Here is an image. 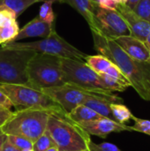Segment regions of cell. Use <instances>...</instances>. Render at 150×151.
I'll return each mask as SVG.
<instances>
[{"instance_id": "obj_1", "label": "cell", "mask_w": 150, "mask_h": 151, "mask_svg": "<svg viewBox=\"0 0 150 151\" xmlns=\"http://www.w3.org/2000/svg\"><path fill=\"white\" fill-rule=\"evenodd\" d=\"M92 35L95 50L115 64L137 94L143 100L150 102V62L133 59L113 39L99 32H92Z\"/></svg>"}, {"instance_id": "obj_2", "label": "cell", "mask_w": 150, "mask_h": 151, "mask_svg": "<svg viewBox=\"0 0 150 151\" xmlns=\"http://www.w3.org/2000/svg\"><path fill=\"white\" fill-rule=\"evenodd\" d=\"M46 131L60 151H84L91 141L90 135L80 126L72 122L65 111L50 113Z\"/></svg>"}, {"instance_id": "obj_3", "label": "cell", "mask_w": 150, "mask_h": 151, "mask_svg": "<svg viewBox=\"0 0 150 151\" xmlns=\"http://www.w3.org/2000/svg\"><path fill=\"white\" fill-rule=\"evenodd\" d=\"M50 111L41 108L18 109L1 127L6 135H19L36 141L45 131Z\"/></svg>"}, {"instance_id": "obj_4", "label": "cell", "mask_w": 150, "mask_h": 151, "mask_svg": "<svg viewBox=\"0 0 150 151\" xmlns=\"http://www.w3.org/2000/svg\"><path fill=\"white\" fill-rule=\"evenodd\" d=\"M63 78L65 83H71L114 99L117 103H123L122 98L107 89L99 74L91 69L83 60L73 58H61Z\"/></svg>"}, {"instance_id": "obj_5", "label": "cell", "mask_w": 150, "mask_h": 151, "mask_svg": "<svg viewBox=\"0 0 150 151\" xmlns=\"http://www.w3.org/2000/svg\"><path fill=\"white\" fill-rule=\"evenodd\" d=\"M28 85L42 90L65 83L61 58L35 53L27 64Z\"/></svg>"}, {"instance_id": "obj_6", "label": "cell", "mask_w": 150, "mask_h": 151, "mask_svg": "<svg viewBox=\"0 0 150 151\" xmlns=\"http://www.w3.org/2000/svg\"><path fill=\"white\" fill-rule=\"evenodd\" d=\"M1 46L9 49L27 50L36 53L52 55L61 58H73L84 60L88 56L76 47L70 44L67 41L63 39L54 29L50 35L41 40L29 42H8Z\"/></svg>"}, {"instance_id": "obj_7", "label": "cell", "mask_w": 150, "mask_h": 151, "mask_svg": "<svg viewBox=\"0 0 150 151\" xmlns=\"http://www.w3.org/2000/svg\"><path fill=\"white\" fill-rule=\"evenodd\" d=\"M36 52L0 47V84L28 85L27 64Z\"/></svg>"}, {"instance_id": "obj_8", "label": "cell", "mask_w": 150, "mask_h": 151, "mask_svg": "<svg viewBox=\"0 0 150 151\" xmlns=\"http://www.w3.org/2000/svg\"><path fill=\"white\" fill-rule=\"evenodd\" d=\"M2 90L11 100L12 106L18 109L41 108L50 111H65L42 90L29 85L0 84Z\"/></svg>"}, {"instance_id": "obj_9", "label": "cell", "mask_w": 150, "mask_h": 151, "mask_svg": "<svg viewBox=\"0 0 150 151\" xmlns=\"http://www.w3.org/2000/svg\"><path fill=\"white\" fill-rule=\"evenodd\" d=\"M42 91L57 104L65 111V113H68L75 107L83 104L84 101L89 96L96 94L71 83H64L59 86L42 88Z\"/></svg>"}, {"instance_id": "obj_10", "label": "cell", "mask_w": 150, "mask_h": 151, "mask_svg": "<svg viewBox=\"0 0 150 151\" xmlns=\"http://www.w3.org/2000/svg\"><path fill=\"white\" fill-rule=\"evenodd\" d=\"M95 15L97 30L91 32H99L105 37L113 40L118 37L131 35L127 24L117 10L104 9L97 5Z\"/></svg>"}, {"instance_id": "obj_11", "label": "cell", "mask_w": 150, "mask_h": 151, "mask_svg": "<svg viewBox=\"0 0 150 151\" xmlns=\"http://www.w3.org/2000/svg\"><path fill=\"white\" fill-rule=\"evenodd\" d=\"M89 135H95L105 138L112 133H121L124 131L133 132L132 127L126 124L118 123L105 117H100L80 126Z\"/></svg>"}, {"instance_id": "obj_12", "label": "cell", "mask_w": 150, "mask_h": 151, "mask_svg": "<svg viewBox=\"0 0 150 151\" xmlns=\"http://www.w3.org/2000/svg\"><path fill=\"white\" fill-rule=\"evenodd\" d=\"M116 10L127 24L131 35L145 42L150 34V23L138 16L133 9L126 4H117Z\"/></svg>"}, {"instance_id": "obj_13", "label": "cell", "mask_w": 150, "mask_h": 151, "mask_svg": "<svg viewBox=\"0 0 150 151\" xmlns=\"http://www.w3.org/2000/svg\"><path fill=\"white\" fill-rule=\"evenodd\" d=\"M114 41L133 59L141 62H150V50L145 42L133 35L118 37Z\"/></svg>"}, {"instance_id": "obj_14", "label": "cell", "mask_w": 150, "mask_h": 151, "mask_svg": "<svg viewBox=\"0 0 150 151\" xmlns=\"http://www.w3.org/2000/svg\"><path fill=\"white\" fill-rule=\"evenodd\" d=\"M54 29L55 24H49L40 19L39 17H36L28 23H27L21 29H19L18 35L11 42H16L22 39L31 37L45 38L50 35Z\"/></svg>"}, {"instance_id": "obj_15", "label": "cell", "mask_w": 150, "mask_h": 151, "mask_svg": "<svg viewBox=\"0 0 150 151\" xmlns=\"http://www.w3.org/2000/svg\"><path fill=\"white\" fill-rule=\"evenodd\" d=\"M58 3H65L72 6L86 19L91 31L97 30L95 15L97 4L93 0H59Z\"/></svg>"}, {"instance_id": "obj_16", "label": "cell", "mask_w": 150, "mask_h": 151, "mask_svg": "<svg viewBox=\"0 0 150 151\" xmlns=\"http://www.w3.org/2000/svg\"><path fill=\"white\" fill-rule=\"evenodd\" d=\"M66 117L72 122H73L79 126H81L87 122L96 119L102 116H100L98 113H96L95 111H93L89 107H88L84 104H80V105L75 107L70 112L66 113Z\"/></svg>"}, {"instance_id": "obj_17", "label": "cell", "mask_w": 150, "mask_h": 151, "mask_svg": "<svg viewBox=\"0 0 150 151\" xmlns=\"http://www.w3.org/2000/svg\"><path fill=\"white\" fill-rule=\"evenodd\" d=\"M84 60L85 63L97 73H105L109 67L113 64L109 58L101 54L88 55Z\"/></svg>"}, {"instance_id": "obj_18", "label": "cell", "mask_w": 150, "mask_h": 151, "mask_svg": "<svg viewBox=\"0 0 150 151\" xmlns=\"http://www.w3.org/2000/svg\"><path fill=\"white\" fill-rule=\"evenodd\" d=\"M35 3L36 0H1V5L11 9L17 17Z\"/></svg>"}, {"instance_id": "obj_19", "label": "cell", "mask_w": 150, "mask_h": 151, "mask_svg": "<svg viewBox=\"0 0 150 151\" xmlns=\"http://www.w3.org/2000/svg\"><path fill=\"white\" fill-rule=\"evenodd\" d=\"M111 110L114 119L121 124H125L128 120L132 119L133 116V114L130 111V110L126 105L119 103H111Z\"/></svg>"}, {"instance_id": "obj_20", "label": "cell", "mask_w": 150, "mask_h": 151, "mask_svg": "<svg viewBox=\"0 0 150 151\" xmlns=\"http://www.w3.org/2000/svg\"><path fill=\"white\" fill-rule=\"evenodd\" d=\"M103 83L104 84L105 88L107 89H109L110 91H112V92H123L125 90L127 89V88L130 87V85L109 75V74H106V73H98Z\"/></svg>"}, {"instance_id": "obj_21", "label": "cell", "mask_w": 150, "mask_h": 151, "mask_svg": "<svg viewBox=\"0 0 150 151\" xmlns=\"http://www.w3.org/2000/svg\"><path fill=\"white\" fill-rule=\"evenodd\" d=\"M52 4H53V2H50V1L43 2L39 11V16H38L39 19L49 24H55L56 16L52 8Z\"/></svg>"}, {"instance_id": "obj_22", "label": "cell", "mask_w": 150, "mask_h": 151, "mask_svg": "<svg viewBox=\"0 0 150 151\" xmlns=\"http://www.w3.org/2000/svg\"><path fill=\"white\" fill-rule=\"evenodd\" d=\"M19 31V27L18 25V22L15 21L12 24L1 27V40L2 44L8 43L13 41V39L16 37Z\"/></svg>"}, {"instance_id": "obj_23", "label": "cell", "mask_w": 150, "mask_h": 151, "mask_svg": "<svg viewBox=\"0 0 150 151\" xmlns=\"http://www.w3.org/2000/svg\"><path fill=\"white\" fill-rule=\"evenodd\" d=\"M56 146L53 140L47 131H45L36 141L33 142V151H45L48 149Z\"/></svg>"}, {"instance_id": "obj_24", "label": "cell", "mask_w": 150, "mask_h": 151, "mask_svg": "<svg viewBox=\"0 0 150 151\" xmlns=\"http://www.w3.org/2000/svg\"><path fill=\"white\" fill-rule=\"evenodd\" d=\"M6 140L14 147L19 149V150H29L33 148V142L30 140L22 136L9 134V135H6Z\"/></svg>"}, {"instance_id": "obj_25", "label": "cell", "mask_w": 150, "mask_h": 151, "mask_svg": "<svg viewBox=\"0 0 150 151\" xmlns=\"http://www.w3.org/2000/svg\"><path fill=\"white\" fill-rule=\"evenodd\" d=\"M133 10L138 16L150 23V0H140Z\"/></svg>"}, {"instance_id": "obj_26", "label": "cell", "mask_w": 150, "mask_h": 151, "mask_svg": "<svg viewBox=\"0 0 150 151\" xmlns=\"http://www.w3.org/2000/svg\"><path fill=\"white\" fill-rule=\"evenodd\" d=\"M16 14L9 8L1 5L0 6V27H4L17 21Z\"/></svg>"}, {"instance_id": "obj_27", "label": "cell", "mask_w": 150, "mask_h": 151, "mask_svg": "<svg viewBox=\"0 0 150 151\" xmlns=\"http://www.w3.org/2000/svg\"><path fill=\"white\" fill-rule=\"evenodd\" d=\"M132 119L134 120V125L131 127L133 131L150 135V120L139 119L134 116H133Z\"/></svg>"}, {"instance_id": "obj_28", "label": "cell", "mask_w": 150, "mask_h": 151, "mask_svg": "<svg viewBox=\"0 0 150 151\" xmlns=\"http://www.w3.org/2000/svg\"><path fill=\"white\" fill-rule=\"evenodd\" d=\"M88 150L89 151H121L115 144L111 142H103V143H95L92 141L88 142Z\"/></svg>"}, {"instance_id": "obj_29", "label": "cell", "mask_w": 150, "mask_h": 151, "mask_svg": "<svg viewBox=\"0 0 150 151\" xmlns=\"http://www.w3.org/2000/svg\"><path fill=\"white\" fill-rule=\"evenodd\" d=\"M11 107H13V106H12L11 100L2 90H0V108L11 110Z\"/></svg>"}, {"instance_id": "obj_30", "label": "cell", "mask_w": 150, "mask_h": 151, "mask_svg": "<svg viewBox=\"0 0 150 151\" xmlns=\"http://www.w3.org/2000/svg\"><path fill=\"white\" fill-rule=\"evenodd\" d=\"M13 111L9 109L0 108V128L4 125V123L8 120V119L11 116Z\"/></svg>"}, {"instance_id": "obj_31", "label": "cell", "mask_w": 150, "mask_h": 151, "mask_svg": "<svg viewBox=\"0 0 150 151\" xmlns=\"http://www.w3.org/2000/svg\"><path fill=\"white\" fill-rule=\"evenodd\" d=\"M2 151H21L19 149H17L16 147H14L12 144H11L7 140L4 142L3 148H2Z\"/></svg>"}, {"instance_id": "obj_32", "label": "cell", "mask_w": 150, "mask_h": 151, "mask_svg": "<svg viewBox=\"0 0 150 151\" xmlns=\"http://www.w3.org/2000/svg\"><path fill=\"white\" fill-rule=\"evenodd\" d=\"M6 141V134L3 133V131L0 128V151H2L3 145L4 143V142Z\"/></svg>"}, {"instance_id": "obj_33", "label": "cell", "mask_w": 150, "mask_h": 151, "mask_svg": "<svg viewBox=\"0 0 150 151\" xmlns=\"http://www.w3.org/2000/svg\"><path fill=\"white\" fill-rule=\"evenodd\" d=\"M139 1H140V0H127L126 4L127 6H129L131 9H133L134 6L139 3Z\"/></svg>"}, {"instance_id": "obj_34", "label": "cell", "mask_w": 150, "mask_h": 151, "mask_svg": "<svg viewBox=\"0 0 150 151\" xmlns=\"http://www.w3.org/2000/svg\"><path fill=\"white\" fill-rule=\"evenodd\" d=\"M117 4H126L127 0H113Z\"/></svg>"}, {"instance_id": "obj_35", "label": "cell", "mask_w": 150, "mask_h": 151, "mask_svg": "<svg viewBox=\"0 0 150 151\" xmlns=\"http://www.w3.org/2000/svg\"><path fill=\"white\" fill-rule=\"evenodd\" d=\"M145 43H146V45L148 46V48L149 49V50H150V36L149 35V36H148V38L146 39Z\"/></svg>"}, {"instance_id": "obj_36", "label": "cell", "mask_w": 150, "mask_h": 151, "mask_svg": "<svg viewBox=\"0 0 150 151\" xmlns=\"http://www.w3.org/2000/svg\"><path fill=\"white\" fill-rule=\"evenodd\" d=\"M45 151H59V150H58V148H57V146H53V147H51V148L48 149L47 150H45Z\"/></svg>"}, {"instance_id": "obj_37", "label": "cell", "mask_w": 150, "mask_h": 151, "mask_svg": "<svg viewBox=\"0 0 150 151\" xmlns=\"http://www.w3.org/2000/svg\"><path fill=\"white\" fill-rule=\"evenodd\" d=\"M37 2H46V1H50V2H53V3H55V2H59V0H36Z\"/></svg>"}, {"instance_id": "obj_38", "label": "cell", "mask_w": 150, "mask_h": 151, "mask_svg": "<svg viewBox=\"0 0 150 151\" xmlns=\"http://www.w3.org/2000/svg\"><path fill=\"white\" fill-rule=\"evenodd\" d=\"M0 44L2 45V40H1V27H0Z\"/></svg>"}, {"instance_id": "obj_39", "label": "cell", "mask_w": 150, "mask_h": 151, "mask_svg": "<svg viewBox=\"0 0 150 151\" xmlns=\"http://www.w3.org/2000/svg\"><path fill=\"white\" fill-rule=\"evenodd\" d=\"M21 151H33V150L32 149H29V150H23Z\"/></svg>"}, {"instance_id": "obj_40", "label": "cell", "mask_w": 150, "mask_h": 151, "mask_svg": "<svg viewBox=\"0 0 150 151\" xmlns=\"http://www.w3.org/2000/svg\"><path fill=\"white\" fill-rule=\"evenodd\" d=\"M84 151H89L88 150H84Z\"/></svg>"}, {"instance_id": "obj_41", "label": "cell", "mask_w": 150, "mask_h": 151, "mask_svg": "<svg viewBox=\"0 0 150 151\" xmlns=\"http://www.w3.org/2000/svg\"><path fill=\"white\" fill-rule=\"evenodd\" d=\"M0 6H1V0H0Z\"/></svg>"}, {"instance_id": "obj_42", "label": "cell", "mask_w": 150, "mask_h": 151, "mask_svg": "<svg viewBox=\"0 0 150 151\" xmlns=\"http://www.w3.org/2000/svg\"><path fill=\"white\" fill-rule=\"evenodd\" d=\"M149 36H150V34H149Z\"/></svg>"}, {"instance_id": "obj_43", "label": "cell", "mask_w": 150, "mask_h": 151, "mask_svg": "<svg viewBox=\"0 0 150 151\" xmlns=\"http://www.w3.org/2000/svg\"><path fill=\"white\" fill-rule=\"evenodd\" d=\"M93 1H94V0H93Z\"/></svg>"}, {"instance_id": "obj_44", "label": "cell", "mask_w": 150, "mask_h": 151, "mask_svg": "<svg viewBox=\"0 0 150 151\" xmlns=\"http://www.w3.org/2000/svg\"><path fill=\"white\" fill-rule=\"evenodd\" d=\"M59 151H60V150H59Z\"/></svg>"}]
</instances>
